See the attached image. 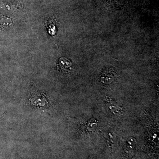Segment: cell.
Returning <instances> with one entry per match:
<instances>
[{
    "label": "cell",
    "mask_w": 159,
    "mask_h": 159,
    "mask_svg": "<svg viewBox=\"0 0 159 159\" xmlns=\"http://www.w3.org/2000/svg\"><path fill=\"white\" fill-rule=\"evenodd\" d=\"M72 65V63L69 59L62 57L58 60L57 66L61 71L68 73L71 70Z\"/></svg>",
    "instance_id": "obj_1"
}]
</instances>
